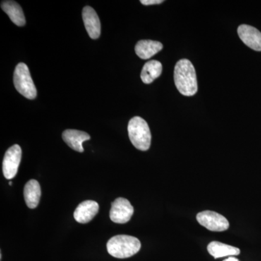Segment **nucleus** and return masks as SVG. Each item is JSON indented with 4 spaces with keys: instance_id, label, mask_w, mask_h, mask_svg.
<instances>
[{
    "instance_id": "obj_13",
    "label": "nucleus",
    "mask_w": 261,
    "mask_h": 261,
    "mask_svg": "<svg viewBox=\"0 0 261 261\" xmlns=\"http://www.w3.org/2000/svg\"><path fill=\"white\" fill-rule=\"evenodd\" d=\"M41 197V187L37 180L32 179L24 187V198L25 203L31 209L36 208Z\"/></svg>"
},
{
    "instance_id": "obj_6",
    "label": "nucleus",
    "mask_w": 261,
    "mask_h": 261,
    "mask_svg": "<svg viewBox=\"0 0 261 261\" xmlns=\"http://www.w3.org/2000/svg\"><path fill=\"white\" fill-rule=\"evenodd\" d=\"M134 214L133 206L129 201L123 197H119L111 203L110 218L113 222L116 224H126L132 219Z\"/></svg>"
},
{
    "instance_id": "obj_16",
    "label": "nucleus",
    "mask_w": 261,
    "mask_h": 261,
    "mask_svg": "<svg viewBox=\"0 0 261 261\" xmlns=\"http://www.w3.org/2000/svg\"><path fill=\"white\" fill-rule=\"evenodd\" d=\"M162 64L158 61L146 63L141 73V79L146 84H149L159 78L162 73Z\"/></svg>"
},
{
    "instance_id": "obj_10",
    "label": "nucleus",
    "mask_w": 261,
    "mask_h": 261,
    "mask_svg": "<svg viewBox=\"0 0 261 261\" xmlns=\"http://www.w3.org/2000/svg\"><path fill=\"white\" fill-rule=\"evenodd\" d=\"M99 211V205L93 200H86L78 205L74 211V219L80 224H87L94 219Z\"/></svg>"
},
{
    "instance_id": "obj_15",
    "label": "nucleus",
    "mask_w": 261,
    "mask_h": 261,
    "mask_svg": "<svg viewBox=\"0 0 261 261\" xmlns=\"http://www.w3.org/2000/svg\"><path fill=\"white\" fill-rule=\"evenodd\" d=\"M207 251L214 258L240 255V250L238 247L226 245L219 242H212L207 246Z\"/></svg>"
},
{
    "instance_id": "obj_17",
    "label": "nucleus",
    "mask_w": 261,
    "mask_h": 261,
    "mask_svg": "<svg viewBox=\"0 0 261 261\" xmlns=\"http://www.w3.org/2000/svg\"><path fill=\"white\" fill-rule=\"evenodd\" d=\"M163 3V0H142L141 1V3L144 5H159Z\"/></svg>"
},
{
    "instance_id": "obj_7",
    "label": "nucleus",
    "mask_w": 261,
    "mask_h": 261,
    "mask_svg": "<svg viewBox=\"0 0 261 261\" xmlns=\"http://www.w3.org/2000/svg\"><path fill=\"white\" fill-rule=\"evenodd\" d=\"M22 151L20 146H12L5 152L3 163V174L7 179H12L16 176L21 161Z\"/></svg>"
},
{
    "instance_id": "obj_4",
    "label": "nucleus",
    "mask_w": 261,
    "mask_h": 261,
    "mask_svg": "<svg viewBox=\"0 0 261 261\" xmlns=\"http://www.w3.org/2000/svg\"><path fill=\"white\" fill-rule=\"evenodd\" d=\"M13 82L17 91L27 97L34 99L37 97V88L34 85L28 66L23 63H18L15 68Z\"/></svg>"
},
{
    "instance_id": "obj_19",
    "label": "nucleus",
    "mask_w": 261,
    "mask_h": 261,
    "mask_svg": "<svg viewBox=\"0 0 261 261\" xmlns=\"http://www.w3.org/2000/svg\"><path fill=\"white\" fill-rule=\"evenodd\" d=\"M12 181H10V183H9V185H10V186H12Z\"/></svg>"
},
{
    "instance_id": "obj_1",
    "label": "nucleus",
    "mask_w": 261,
    "mask_h": 261,
    "mask_svg": "<svg viewBox=\"0 0 261 261\" xmlns=\"http://www.w3.org/2000/svg\"><path fill=\"white\" fill-rule=\"evenodd\" d=\"M174 82L178 92L184 96L195 95L197 92L195 67L189 60L178 61L174 68Z\"/></svg>"
},
{
    "instance_id": "obj_5",
    "label": "nucleus",
    "mask_w": 261,
    "mask_h": 261,
    "mask_svg": "<svg viewBox=\"0 0 261 261\" xmlns=\"http://www.w3.org/2000/svg\"><path fill=\"white\" fill-rule=\"evenodd\" d=\"M199 224L212 231H224L229 227L228 220L214 211H205L197 215Z\"/></svg>"
},
{
    "instance_id": "obj_3",
    "label": "nucleus",
    "mask_w": 261,
    "mask_h": 261,
    "mask_svg": "<svg viewBox=\"0 0 261 261\" xmlns=\"http://www.w3.org/2000/svg\"><path fill=\"white\" fill-rule=\"evenodd\" d=\"M128 137L132 145L142 151L148 150L151 145V133L147 122L139 116L134 117L128 125Z\"/></svg>"
},
{
    "instance_id": "obj_14",
    "label": "nucleus",
    "mask_w": 261,
    "mask_h": 261,
    "mask_svg": "<svg viewBox=\"0 0 261 261\" xmlns=\"http://www.w3.org/2000/svg\"><path fill=\"white\" fill-rule=\"evenodd\" d=\"M1 8L5 13L8 14L10 20L18 27H23L25 24V18L23 10L15 1H3L1 3Z\"/></svg>"
},
{
    "instance_id": "obj_11",
    "label": "nucleus",
    "mask_w": 261,
    "mask_h": 261,
    "mask_svg": "<svg viewBox=\"0 0 261 261\" xmlns=\"http://www.w3.org/2000/svg\"><path fill=\"white\" fill-rule=\"evenodd\" d=\"M63 139L70 148L79 152H83L84 149L82 144L85 141L90 140L91 137L88 134L82 130L68 129L63 132Z\"/></svg>"
},
{
    "instance_id": "obj_8",
    "label": "nucleus",
    "mask_w": 261,
    "mask_h": 261,
    "mask_svg": "<svg viewBox=\"0 0 261 261\" xmlns=\"http://www.w3.org/2000/svg\"><path fill=\"white\" fill-rule=\"evenodd\" d=\"M238 35L245 44L253 50L261 51V32L255 27L241 25L238 27Z\"/></svg>"
},
{
    "instance_id": "obj_2",
    "label": "nucleus",
    "mask_w": 261,
    "mask_h": 261,
    "mask_svg": "<svg viewBox=\"0 0 261 261\" xmlns=\"http://www.w3.org/2000/svg\"><path fill=\"white\" fill-rule=\"evenodd\" d=\"M141 243L138 239L128 235H117L107 243L108 253L117 258H127L140 251Z\"/></svg>"
},
{
    "instance_id": "obj_18",
    "label": "nucleus",
    "mask_w": 261,
    "mask_h": 261,
    "mask_svg": "<svg viewBox=\"0 0 261 261\" xmlns=\"http://www.w3.org/2000/svg\"><path fill=\"white\" fill-rule=\"evenodd\" d=\"M224 261H240V260H239L238 258H236V257H228V258L226 259V260H224Z\"/></svg>"
},
{
    "instance_id": "obj_12",
    "label": "nucleus",
    "mask_w": 261,
    "mask_h": 261,
    "mask_svg": "<svg viewBox=\"0 0 261 261\" xmlns=\"http://www.w3.org/2000/svg\"><path fill=\"white\" fill-rule=\"evenodd\" d=\"M163 47V44L157 41L141 40L136 44L135 51L141 59L147 60L162 50Z\"/></svg>"
},
{
    "instance_id": "obj_9",
    "label": "nucleus",
    "mask_w": 261,
    "mask_h": 261,
    "mask_svg": "<svg viewBox=\"0 0 261 261\" xmlns=\"http://www.w3.org/2000/svg\"><path fill=\"white\" fill-rule=\"evenodd\" d=\"M82 17L89 37L93 39H98L100 36L101 24L95 10L91 7H85L82 11Z\"/></svg>"
}]
</instances>
